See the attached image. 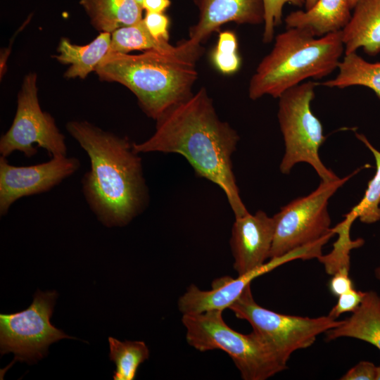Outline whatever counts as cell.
<instances>
[{"label":"cell","instance_id":"31","mask_svg":"<svg viewBox=\"0 0 380 380\" xmlns=\"http://www.w3.org/2000/svg\"><path fill=\"white\" fill-rule=\"evenodd\" d=\"M317 0H305L304 10H309L314 6Z\"/></svg>","mask_w":380,"mask_h":380},{"label":"cell","instance_id":"33","mask_svg":"<svg viewBox=\"0 0 380 380\" xmlns=\"http://www.w3.org/2000/svg\"><path fill=\"white\" fill-rule=\"evenodd\" d=\"M375 380H380V366L376 367V374Z\"/></svg>","mask_w":380,"mask_h":380},{"label":"cell","instance_id":"22","mask_svg":"<svg viewBox=\"0 0 380 380\" xmlns=\"http://www.w3.org/2000/svg\"><path fill=\"white\" fill-rule=\"evenodd\" d=\"M355 220L350 213L345 215L343 221L334 227L338 237L334 243L333 250L327 255H321L318 258L324 265L325 270L329 274L333 275L343 268H350V251L361 246L364 243L361 239L355 241L350 239V227Z\"/></svg>","mask_w":380,"mask_h":380},{"label":"cell","instance_id":"5","mask_svg":"<svg viewBox=\"0 0 380 380\" xmlns=\"http://www.w3.org/2000/svg\"><path fill=\"white\" fill-rule=\"evenodd\" d=\"M182 321L190 346L200 351H224L244 380H265L287 367L255 331L243 334L230 328L222 318V310L185 314Z\"/></svg>","mask_w":380,"mask_h":380},{"label":"cell","instance_id":"2","mask_svg":"<svg viewBox=\"0 0 380 380\" xmlns=\"http://www.w3.org/2000/svg\"><path fill=\"white\" fill-rule=\"evenodd\" d=\"M66 129L90 160L82 179L89 208L106 227L127 225L148 202L141 159L132 143L87 121H69Z\"/></svg>","mask_w":380,"mask_h":380},{"label":"cell","instance_id":"29","mask_svg":"<svg viewBox=\"0 0 380 380\" xmlns=\"http://www.w3.org/2000/svg\"><path fill=\"white\" fill-rule=\"evenodd\" d=\"M349 269H341L333 274L329 282V289L333 295L339 296L354 289L352 280L349 277Z\"/></svg>","mask_w":380,"mask_h":380},{"label":"cell","instance_id":"26","mask_svg":"<svg viewBox=\"0 0 380 380\" xmlns=\"http://www.w3.org/2000/svg\"><path fill=\"white\" fill-rule=\"evenodd\" d=\"M142 20L153 37L169 41L170 20L167 15L163 13L146 12Z\"/></svg>","mask_w":380,"mask_h":380},{"label":"cell","instance_id":"35","mask_svg":"<svg viewBox=\"0 0 380 380\" xmlns=\"http://www.w3.org/2000/svg\"><path fill=\"white\" fill-rule=\"evenodd\" d=\"M141 6L143 2V0H135Z\"/></svg>","mask_w":380,"mask_h":380},{"label":"cell","instance_id":"28","mask_svg":"<svg viewBox=\"0 0 380 380\" xmlns=\"http://www.w3.org/2000/svg\"><path fill=\"white\" fill-rule=\"evenodd\" d=\"M376 367L371 362L361 361L350 369L341 380H375Z\"/></svg>","mask_w":380,"mask_h":380},{"label":"cell","instance_id":"19","mask_svg":"<svg viewBox=\"0 0 380 380\" xmlns=\"http://www.w3.org/2000/svg\"><path fill=\"white\" fill-rule=\"evenodd\" d=\"M338 70V73L334 78L319 83V85L339 89L364 86L373 90L380 98V62L369 63L353 52L345 54Z\"/></svg>","mask_w":380,"mask_h":380},{"label":"cell","instance_id":"11","mask_svg":"<svg viewBox=\"0 0 380 380\" xmlns=\"http://www.w3.org/2000/svg\"><path fill=\"white\" fill-rule=\"evenodd\" d=\"M80 160L54 156L45 163L30 166H14L0 157V214L6 215L19 198L46 192L73 175Z\"/></svg>","mask_w":380,"mask_h":380},{"label":"cell","instance_id":"8","mask_svg":"<svg viewBox=\"0 0 380 380\" xmlns=\"http://www.w3.org/2000/svg\"><path fill=\"white\" fill-rule=\"evenodd\" d=\"M229 308L236 317L248 321L286 365L293 352L310 347L318 335L343 322L329 315L310 318L279 314L262 308L254 300L251 284Z\"/></svg>","mask_w":380,"mask_h":380},{"label":"cell","instance_id":"23","mask_svg":"<svg viewBox=\"0 0 380 380\" xmlns=\"http://www.w3.org/2000/svg\"><path fill=\"white\" fill-rule=\"evenodd\" d=\"M355 135L373 153L376 170L361 201L349 213L362 222L369 224L380 220V152L373 147L365 136L357 133Z\"/></svg>","mask_w":380,"mask_h":380},{"label":"cell","instance_id":"18","mask_svg":"<svg viewBox=\"0 0 380 380\" xmlns=\"http://www.w3.org/2000/svg\"><path fill=\"white\" fill-rule=\"evenodd\" d=\"M80 4L101 32L112 33L143 19V8L135 0H81Z\"/></svg>","mask_w":380,"mask_h":380},{"label":"cell","instance_id":"13","mask_svg":"<svg viewBox=\"0 0 380 380\" xmlns=\"http://www.w3.org/2000/svg\"><path fill=\"white\" fill-rule=\"evenodd\" d=\"M198 10L196 23L189 28L192 44L202 45L227 23L260 25L264 23L263 0H193Z\"/></svg>","mask_w":380,"mask_h":380},{"label":"cell","instance_id":"15","mask_svg":"<svg viewBox=\"0 0 380 380\" xmlns=\"http://www.w3.org/2000/svg\"><path fill=\"white\" fill-rule=\"evenodd\" d=\"M349 0H317L309 10L291 12L284 19L286 28H304L315 37L341 31L348 23Z\"/></svg>","mask_w":380,"mask_h":380},{"label":"cell","instance_id":"4","mask_svg":"<svg viewBox=\"0 0 380 380\" xmlns=\"http://www.w3.org/2000/svg\"><path fill=\"white\" fill-rule=\"evenodd\" d=\"M343 52L341 31L315 37L304 28H287L274 37L272 50L258 65L249 98H279L306 79H321L338 68Z\"/></svg>","mask_w":380,"mask_h":380},{"label":"cell","instance_id":"20","mask_svg":"<svg viewBox=\"0 0 380 380\" xmlns=\"http://www.w3.org/2000/svg\"><path fill=\"white\" fill-rule=\"evenodd\" d=\"M182 48V41L176 45H172L169 41L153 37L141 20L134 25L122 27L113 32L108 52L129 53L132 51H157L176 53Z\"/></svg>","mask_w":380,"mask_h":380},{"label":"cell","instance_id":"3","mask_svg":"<svg viewBox=\"0 0 380 380\" xmlns=\"http://www.w3.org/2000/svg\"><path fill=\"white\" fill-rule=\"evenodd\" d=\"M182 42L183 48L176 53L108 52L95 72L100 80L129 89L143 112L156 120L194 94L192 88L198 78L196 65L204 49L187 39Z\"/></svg>","mask_w":380,"mask_h":380},{"label":"cell","instance_id":"17","mask_svg":"<svg viewBox=\"0 0 380 380\" xmlns=\"http://www.w3.org/2000/svg\"><path fill=\"white\" fill-rule=\"evenodd\" d=\"M110 39L111 33L101 32L89 44L80 46L61 38L57 49L58 54L54 58L62 64L70 65L64 77L84 79L95 71L109 51Z\"/></svg>","mask_w":380,"mask_h":380},{"label":"cell","instance_id":"7","mask_svg":"<svg viewBox=\"0 0 380 380\" xmlns=\"http://www.w3.org/2000/svg\"><path fill=\"white\" fill-rule=\"evenodd\" d=\"M322 181L310 194L293 200L273 217L275 231L269 258L310 246H324L336 233L331 228L329 198L352 176Z\"/></svg>","mask_w":380,"mask_h":380},{"label":"cell","instance_id":"16","mask_svg":"<svg viewBox=\"0 0 380 380\" xmlns=\"http://www.w3.org/2000/svg\"><path fill=\"white\" fill-rule=\"evenodd\" d=\"M325 334L329 341L341 337L355 338L368 342L380 350V296L374 291L365 292L352 315Z\"/></svg>","mask_w":380,"mask_h":380},{"label":"cell","instance_id":"25","mask_svg":"<svg viewBox=\"0 0 380 380\" xmlns=\"http://www.w3.org/2000/svg\"><path fill=\"white\" fill-rule=\"evenodd\" d=\"M265 8L262 42L270 43L274 38L275 28L282 23L283 8L289 4L299 8L304 7L305 0H263Z\"/></svg>","mask_w":380,"mask_h":380},{"label":"cell","instance_id":"32","mask_svg":"<svg viewBox=\"0 0 380 380\" xmlns=\"http://www.w3.org/2000/svg\"><path fill=\"white\" fill-rule=\"evenodd\" d=\"M358 0H349V6L352 10Z\"/></svg>","mask_w":380,"mask_h":380},{"label":"cell","instance_id":"30","mask_svg":"<svg viewBox=\"0 0 380 380\" xmlns=\"http://www.w3.org/2000/svg\"><path fill=\"white\" fill-rule=\"evenodd\" d=\"M170 4V0H143L141 7L146 12L163 13Z\"/></svg>","mask_w":380,"mask_h":380},{"label":"cell","instance_id":"6","mask_svg":"<svg viewBox=\"0 0 380 380\" xmlns=\"http://www.w3.org/2000/svg\"><path fill=\"white\" fill-rule=\"evenodd\" d=\"M317 86L316 82L300 83L278 98L277 117L285 145L279 169L282 174H289L296 163H307L322 181L328 182L338 177L322 163L319 155L326 137L321 122L311 110Z\"/></svg>","mask_w":380,"mask_h":380},{"label":"cell","instance_id":"34","mask_svg":"<svg viewBox=\"0 0 380 380\" xmlns=\"http://www.w3.org/2000/svg\"><path fill=\"white\" fill-rule=\"evenodd\" d=\"M375 272L376 278L380 280V266L376 268Z\"/></svg>","mask_w":380,"mask_h":380},{"label":"cell","instance_id":"14","mask_svg":"<svg viewBox=\"0 0 380 380\" xmlns=\"http://www.w3.org/2000/svg\"><path fill=\"white\" fill-rule=\"evenodd\" d=\"M341 30L345 54L362 48L369 56L380 52V0H358Z\"/></svg>","mask_w":380,"mask_h":380},{"label":"cell","instance_id":"27","mask_svg":"<svg viewBox=\"0 0 380 380\" xmlns=\"http://www.w3.org/2000/svg\"><path fill=\"white\" fill-rule=\"evenodd\" d=\"M365 292L356 291L352 289L340 295L336 304L329 312L330 317L336 319L341 314L351 312H353L361 303Z\"/></svg>","mask_w":380,"mask_h":380},{"label":"cell","instance_id":"9","mask_svg":"<svg viewBox=\"0 0 380 380\" xmlns=\"http://www.w3.org/2000/svg\"><path fill=\"white\" fill-rule=\"evenodd\" d=\"M57 296L56 291L38 290L27 309L0 315L1 354H14L10 365L15 361L36 362L47 355L51 343L72 338L50 322Z\"/></svg>","mask_w":380,"mask_h":380},{"label":"cell","instance_id":"10","mask_svg":"<svg viewBox=\"0 0 380 380\" xmlns=\"http://www.w3.org/2000/svg\"><path fill=\"white\" fill-rule=\"evenodd\" d=\"M37 80L34 72L24 78L13 121L0 139L1 156L6 158L20 151L25 157L32 158L37 153L34 144L45 149L52 157L67 156L64 135L57 127L54 118L41 109Z\"/></svg>","mask_w":380,"mask_h":380},{"label":"cell","instance_id":"24","mask_svg":"<svg viewBox=\"0 0 380 380\" xmlns=\"http://www.w3.org/2000/svg\"><path fill=\"white\" fill-rule=\"evenodd\" d=\"M210 60L216 70L224 75H233L240 69L241 58L238 51L237 37L233 31L219 32Z\"/></svg>","mask_w":380,"mask_h":380},{"label":"cell","instance_id":"12","mask_svg":"<svg viewBox=\"0 0 380 380\" xmlns=\"http://www.w3.org/2000/svg\"><path fill=\"white\" fill-rule=\"evenodd\" d=\"M274 231V217L262 210L235 217L230 245L239 276L259 267L269 258Z\"/></svg>","mask_w":380,"mask_h":380},{"label":"cell","instance_id":"1","mask_svg":"<svg viewBox=\"0 0 380 380\" xmlns=\"http://www.w3.org/2000/svg\"><path fill=\"white\" fill-rule=\"evenodd\" d=\"M239 137L218 117L205 87L170 108L156 120L154 133L132 143L137 153L161 152L182 155L195 173L224 191L235 217L249 212L243 204L232 170V156Z\"/></svg>","mask_w":380,"mask_h":380},{"label":"cell","instance_id":"21","mask_svg":"<svg viewBox=\"0 0 380 380\" xmlns=\"http://www.w3.org/2000/svg\"><path fill=\"white\" fill-rule=\"evenodd\" d=\"M110 360L115 362L114 380H133L141 363L149 357V350L143 341L124 342L108 338Z\"/></svg>","mask_w":380,"mask_h":380}]
</instances>
